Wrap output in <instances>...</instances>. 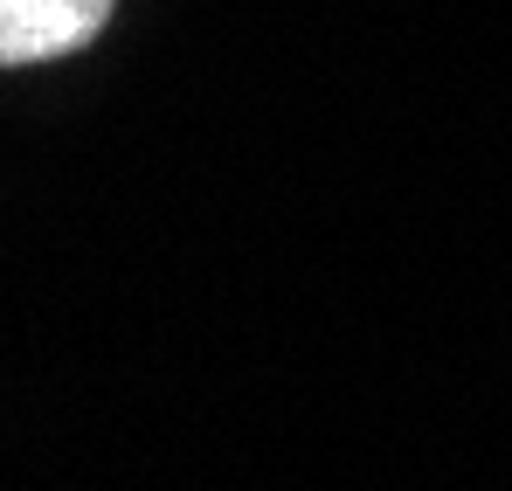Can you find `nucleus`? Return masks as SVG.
<instances>
[{
	"instance_id": "obj_1",
	"label": "nucleus",
	"mask_w": 512,
	"mask_h": 491,
	"mask_svg": "<svg viewBox=\"0 0 512 491\" xmlns=\"http://www.w3.org/2000/svg\"><path fill=\"white\" fill-rule=\"evenodd\" d=\"M111 0H0V63H49L84 49Z\"/></svg>"
}]
</instances>
